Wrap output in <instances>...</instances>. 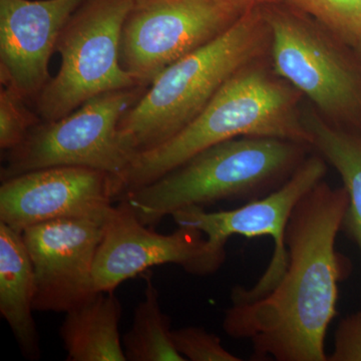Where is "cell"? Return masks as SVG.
Returning a JSON list of instances; mask_svg holds the SVG:
<instances>
[{"label": "cell", "instance_id": "1", "mask_svg": "<svg viewBox=\"0 0 361 361\" xmlns=\"http://www.w3.org/2000/svg\"><path fill=\"white\" fill-rule=\"evenodd\" d=\"M348 205L344 187L318 183L292 213L288 264L276 286L226 310V334L250 341L254 360L327 361L325 337L337 314L339 282L349 273L348 259L336 248Z\"/></svg>", "mask_w": 361, "mask_h": 361}, {"label": "cell", "instance_id": "2", "mask_svg": "<svg viewBox=\"0 0 361 361\" xmlns=\"http://www.w3.org/2000/svg\"><path fill=\"white\" fill-rule=\"evenodd\" d=\"M303 102L302 94L273 70L269 56L249 63L184 129L135 156L126 193L155 182L214 145L242 135L279 137L310 147L302 122Z\"/></svg>", "mask_w": 361, "mask_h": 361}, {"label": "cell", "instance_id": "3", "mask_svg": "<svg viewBox=\"0 0 361 361\" xmlns=\"http://www.w3.org/2000/svg\"><path fill=\"white\" fill-rule=\"evenodd\" d=\"M311 151L308 145L290 140L242 135L204 149L122 198L146 226L190 207L256 200L281 187Z\"/></svg>", "mask_w": 361, "mask_h": 361}, {"label": "cell", "instance_id": "4", "mask_svg": "<svg viewBox=\"0 0 361 361\" xmlns=\"http://www.w3.org/2000/svg\"><path fill=\"white\" fill-rule=\"evenodd\" d=\"M263 6L159 73L118 123L123 142L137 155L161 146L203 111L222 85L244 66L269 56Z\"/></svg>", "mask_w": 361, "mask_h": 361}, {"label": "cell", "instance_id": "5", "mask_svg": "<svg viewBox=\"0 0 361 361\" xmlns=\"http://www.w3.org/2000/svg\"><path fill=\"white\" fill-rule=\"evenodd\" d=\"M283 4L278 1L263 6L273 70L330 122L361 128L357 58H351L346 51L348 45L324 26Z\"/></svg>", "mask_w": 361, "mask_h": 361}, {"label": "cell", "instance_id": "6", "mask_svg": "<svg viewBox=\"0 0 361 361\" xmlns=\"http://www.w3.org/2000/svg\"><path fill=\"white\" fill-rule=\"evenodd\" d=\"M148 87L111 90L59 120L42 121L20 146L4 153L1 180L40 169L71 166L109 173L127 190L137 155L123 142L118 123Z\"/></svg>", "mask_w": 361, "mask_h": 361}, {"label": "cell", "instance_id": "7", "mask_svg": "<svg viewBox=\"0 0 361 361\" xmlns=\"http://www.w3.org/2000/svg\"><path fill=\"white\" fill-rule=\"evenodd\" d=\"M134 0H85L56 44L58 73L35 101L44 122L59 120L92 97L140 85L121 63L126 18Z\"/></svg>", "mask_w": 361, "mask_h": 361}, {"label": "cell", "instance_id": "8", "mask_svg": "<svg viewBox=\"0 0 361 361\" xmlns=\"http://www.w3.org/2000/svg\"><path fill=\"white\" fill-rule=\"evenodd\" d=\"M281 0H134L121 42V63L140 85L227 32L254 7Z\"/></svg>", "mask_w": 361, "mask_h": 361}, {"label": "cell", "instance_id": "9", "mask_svg": "<svg viewBox=\"0 0 361 361\" xmlns=\"http://www.w3.org/2000/svg\"><path fill=\"white\" fill-rule=\"evenodd\" d=\"M225 247L191 227L179 226L168 235L149 230L129 201L121 198L104 222L94 260V286L97 292H115L123 282L164 264L180 266L190 274L207 276L225 262Z\"/></svg>", "mask_w": 361, "mask_h": 361}, {"label": "cell", "instance_id": "10", "mask_svg": "<svg viewBox=\"0 0 361 361\" xmlns=\"http://www.w3.org/2000/svg\"><path fill=\"white\" fill-rule=\"evenodd\" d=\"M327 163L322 156L313 154L306 158L281 187L262 198L247 202L246 205L232 210L207 212L201 207H190L173 214L176 224L199 230L219 245L226 246L234 236L255 238L271 237L274 252L264 274L251 288L235 287L232 303L251 302L269 293L283 276L288 264L285 244L287 226L299 201L324 179Z\"/></svg>", "mask_w": 361, "mask_h": 361}, {"label": "cell", "instance_id": "11", "mask_svg": "<svg viewBox=\"0 0 361 361\" xmlns=\"http://www.w3.org/2000/svg\"><path fill=\"white\" fill-rule=\"evenodd\" d=\"M0 222L16 231L61 219L106 222L125 185L113 175L59 166L1 180Z\"/></svg>", "mask_w": 361, "mask_h": 361}, {"label": "cell", "instance_id": "12", "mask_svg": "<svg viewBox=\"0 0 361 361\" xmlns=\"http://www.w3.org/2000/svg\"><path fill=\"white\" fill-rule=\"evenodd\" d=\"M104 222L61 219L23 231L35 278L33 310L66 313L97 293L94 265Z\"/></svg>", "mask_w": 361, "mask_h": 361}, {"label": "cell", "instance_id": "13", "mask_svg": "<svg viewBox=\"0 0 361 361\" xmlns=\"http://www.w3.org/2000/svg\"><path fill=\"white\" fill-rule=\"evenodd\" d=\"M85 0H0V82L35 103L59 37Z\"/></svg>", "mask_w": 361, "mask_h": 361}, {"label": "cell", "instance_id": "14", "mask_svg": "<svg viewBox=\"0 0 361 361\" xmlns=\"http://www.w3.org/2000/svg\"><path fill=\"white\" fill-rule=\"evenodd\" d=\"M35 296V271L23 234L0 222V313L30 360L40 357Z\"/></svg>", "mask_w": 361, "mask_h": 361}, {"label": "cell", "instance_id": "15", "mask_svg": "<svg viewBox=\"0 0 361 361\" xmlns=\"http://www.w3.org/2000/svg\"><path fill=\"white\" fill-rule=\"evenodd\" d=\"M122 305L114 292H97L66 313L59 329L66 360L127 361L120 336Z\"/></svg>", "mask_w": 361, "mask_h": 361}, {"label": "cell", "instance_id": "16", "mask_svg": "<svg viewBox=\"0 0 361 361\" xmlns=\"http://www.w3.org/2000/svg\"><path fill=\"white\" fill-rule=\"evenodd\" d=\"M302 122L311 149L341 175L349 205L343 229L361 253V128L330 122L310 103L303 102Z\"/></svg>", "mask_w": 361, "mask_h": 361}, {"label": "cell", "instance_id": "17", "mask_svg": "<svg viewBox=\"0 0 361 361\" xmlns=\"http://www.w3.org/2000/svg\"><path fill=\"white\" fill-rule=\"evenodd\" d=\"M145 273L144 299L135 307L132 327L123 337L127 361H186L176 348L171 318L161 311L151 272Z\"/></svg>", "mask_w": 361, "mask_h": 361}, {"label": "cell", "instance_id": "18", "mask_svg": "<svg viewBox=\"0 0 361 361\" xmlns=\"http://www.w3.org/2000/svg\"><path fill=\"white\" fill-rule=\"evenodd\" d=\"M307 14L348 47L361 40V0H281Z\"/></svg>", "mask_w": 361, "mask_h": 361}, {"label": "cell", "instance_id": "19", "mask_svg": "<svg viewBox=\"0 0 361 361\" xmlns=\"http://www.w3.org/2000/svg\"><path fill=\"white\" fill-rule=\"evenodd\" d=\"M28 99L13 87L0 89V149L11 151L25 141L33 128L42 122L39 113L28 106Z\"/></svg>", "mask_w": 361, "mask_h": 361}, {"label": "cell", "instance_id": "20", "mask_svg": "<svg viewBox=\"0 0 361 361\" xmlns=\"http://www.w3.org/2000/svg\"><path fill=\"white\" fill-rule=\"evenodd\" d=\"M173 341L180 355L191 361H241L222 345L219 337L203 327L173 330Z\"/></svg>", "mask_w": 361, "mask_h": 361}, {"label": "cell", "instance_id": "21", "mask_svg": "<svg viewBox=\"0 0 361 361\" xmlns=\"http://www.w3.org/2000/svg\"><path fill=\"white\" fill-rule=\"evenodd\" d=\"M327 361H361V312L346 316L339 322L334 351Z\"/></svg>", "mask_w": 361, "mask_h": 361}, {"label": "cell", "instance_id": "22", "mask_svg": "<svg viewBox=\"0 0 361 361\" xmlns=\"http://www.w3.org/2000/svg\"><path fill=\"white\" fill-rule=\"evenodd\" d=\"M353 49H355V54H356V58H357L358 63H360V68H361V40L360 42H358L357 44L355 45V47H353Z\"/></svg>", "mask_w": 361, "mask_h": 361}]
</instances>
